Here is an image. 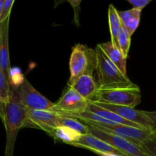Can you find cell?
<instances>
[{"label":"cell","instance_id":"18","mask_svg":"<svg viewBox=\"0 0 156 156\" xmlns=\"http://www.w3.org/2000/svg\"><path fill=\"white\" fill-rule=\"evenodd\" d=\"M108 22H109L110 32H111V41L114 45L118 47L117 37H118L119 30H120L122 24L118 15V11L111 4L108 8Z\"/></svg>","mask_w":156,"mask_h":156},{"label":"cell","instance_id":"15","mask_svg":"<svg viewBox=\"0 0 156 156\" xmlns=\"http://www.w3.org/2000/svg\"><path fill=\"white\" fill-rule=\"evenodd\" d=\"M86 111L94 113V114H97V115L100 116V117H103V118L106 119V120H109V121L112 122V123H118V124L122 125H127V126H134V127L143 128L141 126H140V125L136 124V123H133V122L128 121V120H125V119H123V117H121L120 116L116 114L115 113L111 112V111L105 109V108H101V107H99L98 105L94 104L93 101L88 102ZM145 129H146V128H145Z\"/></svg>","mask_w":156,"mask_h":156},{"label":"cell","instance_id":"7","mask_svg":"<svg viewBox=\"0 0 156 156\" xmlns=\"http://www.w3.org/2000/svg\"><path fill=\"white\" fill-rule=\"evenodd\" d=\"M24 127L42 129L47 133L59 126L60 114L51 110H27Z\"/></svg>","mask_w":156,"mask_h":156},{"label":"cell","instance_id":"4","mask_svg":"<svg viewBox=\"0 0 156 156\" xmlns=\"http://www.w3.org/2000/svg\"><path fill=\"white\" fill-rule=\"evenodd\" d=\"M12 88L20 104L27 110H50L54 105L35 89L26 79Z\"/></svg>","mask_w":156,"mask_h":156},{"label":"cell","instance_id":"17","mask_svg":"<svg viewBox=\"0 0 156 156\" xmlns=\"http://www.w3.org/2000/svg\"><path fill=\"white\" fill-rule=\"evenodd\" d=\"M49 135L53 136L55 140L69 145L78 141L79 137L81 136L80 134L76 131L62 126H59L53 129V130L50 131Z\"/></svg>","mask_w":156,"mask_h":156},{"label":"cell","instance_id":"19","mask_svg":"<svg viewBox=\"0 0 156 156\" xmlns=\"http://www.w3.org/2000/svg\"><path fill=\"white\" fill-rule=\"evenodd\" d=\"M59 125L62 126H66L73 130L76 131L81 136L86 135L88 134V128L86 124L82 123L78 119L75 117H70V116L62 115L60 114V118H59Z\"/></svg>","mask_w":156,"mask_h":156},{"label":"cell","instance_id":"22","mask_svg":"<svg viewBox=\"0 0 156 156\" xmlns=\"http://www.w3.org/2000/svg\"><path fill=\"white\" fill-rule=\"evenodd\" d=\"M11 88L12 86L9 80L0 68V98L2 104L9 101L11 94Z\"/></svg>","mask_w":156,"mask_h":156},{"label":"cell","instance_id":"3","mask_svg":"<svg viewBox=\"0 0 156 156\" xmlns=\"http://www.w3.org/2000/svg\"><path fill=\"white\" fill-rule=\"evenodd\" d=\"M140 87L133 83L129 85L98 88L91 101L135 108L141 102Z\"/></svg>","mask_w":156,"mask_h":156},{"label":"cell","instance_id":"8","mask_svg":"<svg viewBox=\"0 0 156 156\" xmlns=\"http://www.w3.org/2000/svg\"><path fill=\"white\" fill-rule=\"evenodd\" d=\"M85 124L94 126L101 130L113 135L123 137L128 140L133 142L139 146L140 143L150 136L155 131L145 128H138L127 125L118 124H96L91 123H84Z\"/></svg>","mask_w":156,"mask_h":156},{"label":"cell","instance_id":"21","mask_svg":"<svg viewBox=\"0 0 156 156\" xmlns=\"http://www.w3.org/2000/svg\"><path fill=\"white\" fill-rule=\"evenodd\" d=\"M139 146L147 156H156V131L140 143Z\"/></svg>","mask_w":156,"mask_h":156},{"label":"cell","instance_id":"6","mask_svg":"<svg viewBox=\"0 0 156 156\" xmlns=\"http://www.w3.org/2000/svg\"><path fill=\"white\" fill-rule=\"evenodd\" d=\"M91 54L90 50L83 44H78L73 48L69 59L70 77L68 86L75 82L85 73L92 72Z\"/></svg>","mask_w":156,"mask_h":156},{"label":"cell","instance_id":"24","mask_svg":"<svg viewBox=\"0 0 156 156\" xmlns=\"http://www.w3.org/2000/svg\"><path fill=\"white\" fill-rule=\"evenodd\" d=\"M152 0H127L129 4L133 6V9L143 10L148 4L151 2Z\"/></svg>","mask_w":156,"mask_h":156},{"label":"cell","instance_id":"9","mask_svg":"<svg viewBox=\"0 0 156 156\" xmlns=\"http://www.w3.org/2000/svg\"><path fill=\"white\" fill-rule=\"evenodd\" d=\"M88 102L74 89L68 87L59 100L54 103L50 110L62 115L73 116L86 111Z\"/></svg>","mask_w":156,"mask_h":156},{"label":"cell","instance_id":"5","mask_svg":"<svg viewBox=\"0 0 156 156\" xmlns=\"http://www.w3.org/2000/svg\"><path fill=\"white\" fill-rule=\"evenodd\" d=\"M87 125V124H86ZM88 133L117 149L123 156H147L133 142L118 136L108 133L94 126L87 125Z\"/></svg>","mask_w":156,"mask_h":156},{"label":"cell","instance_id":"11","mask_svg":"<svg viewBox=\"0 0 156 156\" xmlns=\"http://www.w3.org/2000/svg\"><path fill=\"white\" fill-rule=\"evenodd\" d=\"M72 146H77V147H82L85 149H88L95 152L97 153L103 154V155H117L123 156L117 149L113 148L109 144L105 142L102 141L100 139L94 136L91 134L88 133L86 135L81 136L79 140L76 143H72Z\"/></svg>","mask_w":156,"mask_h":156},{"label":"cell","instance_id":"25","mask_svg":"<svg viewBox=\"0 0 156 156\" xmlns=\"http://www.w3.org/2000/svg\"><path fill=\"white\" fill-rule=\"evenodd\" d=\"M143 113L149 118V120L152 122L156 130V111H143Z\"/></svg>","mask_w":156,"mask_h":156},{"label":"cell","instance_id":"12","mask_svg":"<svg viewBox=\"0 0 156 156\" xmlns=\"http://www.w3.org/2000/svg\"><path fill=\"white\" fill-rule=\"evenodd\" d=\"M10 16L0 23V68L9 82L11 66L9 50V34Z\"/></svg>","mask_w":156,"mask_h":156},{"label":"cell","instance_id":"2","mask_svg":"<svg viewBox=\"0 0 156 156\" xmlns=\"http://www.w3.org/2000/svg\"><path fill=\"white\" fill-rule=\"evenodd\" d=\"M94 58L98 88H113L133 83L129 80L128 76L122 74L116 66L107 57L100 44L96 46L94 50Z\"/></svg>","mask_w":156,"mask_h":156},{"label":"cell","instance_id":"16","mask_svg":"<svg viewBox=\"0 0 156 156\" xmlns=\"http://www.w3.org/2000/svg\"><path fill=\"white\" fill-rule=\"evenodd\" d=\"M141 12V10L133 8L126 11H122V12L118 11V15L121 21V24L126 27L130 36L133 34L140 24Z\"/></svg>","mask_w":156,"mask_h":156},{"label":"cell","instance_id":"23","mask_svg":"<svg viewBox=\"0 0 156 156\" xmlns=\"http://www.w3.org/2000/svg\"><path fill=\"white\" fill-rule=\"evenodd\" d=\"M15 0H4L1 15H0V23L3 22L6 18L11 15V10L12 9Z\"/></svg>","mask_w":156,"mask_h":156},{"label":"cell","instance_id":"14","mask_svg":"<svg viewBox=\"0 0 156 156\" xmlns=\"http://www.w3.org/2000/svg\"><path fill=\"white\" fill-rule=\"evenodd\" d=\"M100 46L107 57L116 66V67L121 72L122 74L127 76V73H126L127 58L123 54L120 49L114 45L111 41L100 44Z\"/></svg>","mask_w":156,"mask_h":156},{"label":"cell","instance_id":"1","mask_svg":"<svg viewBox=\"0 0 156 156\" xmlns=\"http://www.w3.org/2000/svg\"><path fill=\"white\" fill-rule=\"evenodd\" d=\"M0 117L4 123L6 132L5 156H13L18 132L24 127L26 113L25 108L20 104L12 87L9 101L5 104L0 103Z\"/></svg>","mask_w":156,"mask_h":156},{"label":"cell","instance_id":"20","mask_svg":"<svg viewBox=\"0 0 156 156\" xmlns=\"http://www.w3.org/2000/svg\"><path fill=\"white\" fill-rule=\"evenodd\" d=\"M130 44L131 36L126 27L123 24H121V27L119 30L118 37H117V44H118V48L126 58L128 57Z\"/></svg>","mask_w":156,"mask_h":156},{"label":"cell","instance_id":"13","mask_svg":"<svg viewBox=\"0 0 156 156\" xmlns=\"http://www.w3.org/2000/svg\"><path fill=\"white\" fill-rule=\"evenodd\" d=\"M68 87L74 89L88 101H93L98 89V85L93 77L92 72H88L81 76L73 85Z\"/></svg>","mask_w":156,"mask_h":156},{"label":"cell","instance_id":"10","mask_svg":"<svg viewBox=\"0 0 156 156\" xmlns=\"http://www.w3.org/2000/svg\"><path fill=\"white\" fill-rule=\"evenodd\" d=\"M93 102L101 108H103L105 109L111 111V112L115 113L116 114L120 116L128 121L136 123V124L140 125L142 127L146 128V129L156 131L152 122L143 114V111L136 110L135 108H129V107L110 105V104L100 103V102L96 101Z\"/></svg>","mask_w":156,"mask_h":156},{"label":"cell","instance_id":"26","mask_svg":"<svg viewBox=\"0 0 156 156\" xmlns=\"http://www.w3.org/2000/svg\"><path fill=\"white\" fill-rule=\"evenodd\" d=\"M0 103H2V101H1V98H0Z\"/></svg>","mask_w":156,"mask_h":156}]
</instances>
